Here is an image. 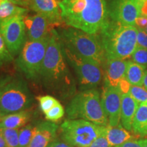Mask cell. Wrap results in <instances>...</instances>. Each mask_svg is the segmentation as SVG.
<instances>
[{
	"label": "cell",
	"mask_w": 147,
	"mask_h": 147,
	"mask_svg": "<svg viewBox=\"0 0 147 147\" xmlns=\"http://www.w3.org/2000/svg\"><path fill=\"white\" fill-rule=\"evenodd\" d=\"M104 127L83 119H69L61 125V136L64 142L71 147H88L102 134Z\"/></svg>",
	"instance_id": "ba28073f"
},
{
	"label": "cell",
	"mask_w": 147,
	"mask_h": 147,
	"mask_svg": "<svg viewBox=\"0 0 147 147\" xmlns=\"http://www.w3.org/2000/svg\"><path fill=\"white\" fill-rule=\"evenodd\" d=\"M6 1H11V2L14 3V4L18 5H21V6H22V4H21V0H6Z\"/></svg>",
	"instance_id": "ab89813d"
},
{
	"label": "cell",
	"mask_w": 147,
	"mask_h": 147,
	"mask_svg": "<svg viewBox=\"0 0 147 147\" xmlns=\"http://www.w3.org/2000/svg\"><path fill=\"white\" fill-rule=\"evenodd\" d=\"M143 3L141 0H110L108 16L121 25L135 26L136 19L142 15Z\"/></svg>",
	"instance_id": "8fae6325"
},
{
	"label": "cell",
	"mask_w": 147,
	"mask_h": 147,
	"mask_svg": "<svg viewBox=\"0 0 147 147\" xmlns=\"http://www.w3.org/2000/svg\"><path fill=\"white\" fill-rule=\"evenodd\" d=\"M38 102H39V106L40 110L44 114H46L48 111H49L51 108L57 104V100L51 95H43V96H39L37 97Z\"/></svg>",
	"instance_id": "484cf974"
},
{
	"label": "cell",
	"mask_w": 147,
	"mask_h": 147,
	"mask_svg": "<svg viewBox=\"0 0 147 147\" xmlns=\"http://www.w3.org/2000/svg\"><path fill=\"white\" fill-rule=\"evenodd\" d=\"M34 98L26 82L21 77L8 76L0 79V112L2 117L25 111Z\"/></svg>",
	"instance_id": "5b68a950"
},
{
	"label": "cell",
	"mask_w": 147,
	"mask_h": 147,
	"mask_svg": "<svg viewBox=\"0 0 147 147\" xmlns=\"http://www.w3.org/2000/svg\"><path fill=\"white\" fill-rule=\"evenodd\" d=\"M131 59L139 65L147 66V49L137 47L131 55Z\"/></svg>",
	"instance_id": "f1b7e54d"
},
{
	"label": "cell",
	"mask_w": 147,
	"mask_h": 147,
	"mask_svg": "<svg viewBox=\"0 0 147 147\" xmlns=\"http://www.w3.org/2000/svg\"><path fill=\"white\" fill-rule=\"evenodd\" d=\"M138 28L109 20L100 32L106 59L126 60L137 48Z\"/></svg>",
	"instance_id": "3957f363"
},
{
	"label": "cell",
	"mask_w": 147,
	"mask_h": 147,
	"mask_svg": "<svg viewBox=\"0 0 147 147\" xmlns=\"http://www.w3.org/2000/svg\"><path fill=\"white\" fill-rule=\"evenodd\" d=\"M127 62V60L106 59L104 72L106 86L119 87L121 81L125 77Z\"/></svg>",
	"instance_id": "9a60e30c"
},
{
	"label": "cell",
	"mask_w": 147,
	"mask_h": 147,
	"mask_svg": "<svg viewBox=\"0 0 147 147\" xmlns=\"http://www.w3.org/2000/svg\"><path fill=\"white\" fill-rule=\"evenodd\" d=\"M136 27L137 28L145 29L147 25V16L144 15H140L136 21Z\"/></svg>",
	"instance_id": "1f68e13d"
},
{
	"label": "cell",
	"mask_w": 147,
	"mask_h": 147,
	"mask_svg": "<svg viewBox=\"0 0 147 147\" xmlns=\"http://www.w3.org/2000/svg\"><path fill=\"white\" fill-rule=\"evenodd\" d=\"M117 147H142V146H141L139 140L131 139Z\"/></svg>",
	"instance_id": "d6a6232c"
},
{
	"label": "cell",
	"mask_w": 147,
	"mask_h": 147,
	"mask_svg": "<svg viewBox=\"0 0 147 147\" xmlns=\"http://www.w3.org/2000/svg\"><path fill=\"white\" fill-rule=\"evenodd\" d=\"M13 60V56L8 51L2 36L0 34V67Z\"/></svg>",
	"instance_id": "83f0119b"
},
{
	"label": "cell",
	"mask_w": 147,
	"mask_h": 147,
	"mask_svg": "<svg viewBox=\"0 0 147 147\" xmlns=\"http://www.w3.org/2000/svg\"><path fill=\"white\" fill-rule=\"evenodd\" d=\"M29 7L38 14L44 16L51 25L63 23L59 3L57 0H29Z\"/></svg>",
	"instance_id": "4fadbf2b"
},
{
	"label": "cell",
	"mask_w": 147,
	"mask_h": 147,
	"mask_svg": "<svg viewBox=\"0 0 147 147\" xmlns=\"http://www.w3.org/2000/svg\"><path fill=\"white\" fill-rule=\"evenodd\" d=\"M25 16H14L0 21V34L12 56L20 53L25 42Z\"/></svg>",
	"instance_id": "30bf717a"
},
{
	"label": "cell",
	"mask_w": 147,
	"mask_h": 147,
	"mask_svg": "<svg viewBox=\"0 0 147 147\" xmlns=\"http://www.w3.org/2000/svg\"><path fill=\"white\" fill-rule=\"evenodd\" d=\"M59 7L63 23L87 34H100L109 21L105 0H63Z\"/></svg>",
	"instance_id": "6da1fadb"
},
{
	"label": "cell",
	"mask_w": 147,
	"mask_h": 147,
	"mask_svg": "<svg viewBox=\"0 0 147 147\" xmlns=\"http://www.w3.org/2000/svg\"><path fill=\"white\" fill-rule=\"evenodd\" d=\"M27 13L28 10L27 8L6 0H3L0 5V21L17 16H27Z\"/></svg>",
	"instance_id": "7402d4cb"
},
{
	"label": "cell",
	"mask_w": 147,
	"mask_h": 147,
	"mask_svg": "<svg viewBox=\"0 0 147 147\" xmlns=\"http://www.w3.org/2000/svg\"><path fill=\"white\" fill-rule=\"evenodd\" d=\"M144 30H145V32H146V34H147V25H146V27H145Z\"/></svg>",
	"instance_id": "60d3db41"
},
{
	"label": "cell",
	"mask_w": 147,
	"mask_h": 147,
	"mask_svg": "<svg viewBox=\"0 0 147 147\" xmlns=\"http://www.w3.org/2000/svg\"><path fill=\"white\" fill-rule=\"evenodd\" d=\"M122 93L119 87L106 86L101 97L102 106L107 115L108 125L116 127L120 124Z\"/></svg>",
	"instance_id": "7c38bea8"
},
{
	"label": "cell",
	"mask_w": 147,
	"mask_h": 147,
	"mask_svg": "<svg viewBox=\"0 0 147 147\" xmlns=\"http://www.w3.org/2000/svg\"><path fill=\"white\" fill-rule=\"evenodd\" d=\"M137 47L147 49V34L144 29L138 28Z\"/></svg>",
	"instance_id": "4dcf8cb0"
},
{
	"label": "cell",
	"mask_w": 147,
	"mask_h": 147,
	"mask_svg": "<svg viewBox=\"0 0 147 147\" xmlns=\"http://www.w3.org/2000/svg\"><path fill=\"white\" fill-rule=\"evenodd\" d=\"M31 113L28 111H22L5 115L0 119V128L19 129L25 126L30 120Z\"/></svg>",
	"instance_id": "d6986e66"
},
{
	"label": "cell",
	"mask_w": 147,
	"mask_h": 147,
	"mask_svg": "<svg viewBox=\"0 0 147 147\" xmlns=\"http://www.w3.org/2000/svg\"><path fill=\"white\" fill-rule=\"evenodd\" d=\"M2 116H1V112H0V119H1V118H2Z\"/></svg>",
	"instance_id": "b9f144b4"
},
{
	"label": "cell",
	"mask_w": 147,
	"mask_h": 147,
	"mask_svg": "<svg viewBox=\"0 0 147 147\" xmlns=\"http://www.w3.org/2000/svg\"><path fill=\"white\" fill-rule=\"evenodd\" d=\"M38 131V123L29 124L19 129V147H29Z\"/></svg>",
	"instance_id": "603a6c76"
},
{
	"label": "cell",
	"mask_w": 147,
	"mask_h": 147,
	"mask_svg": "<svg viewBox=\"0 0 147 147\" xmlns=\"http://www.w3.org/2000/svg\"><path fill=\"white\" fill-rule=\"evenodd\" d=\"M63 47L84 59L94 62L101 67L105 65L106 57L100 38L72 27L61 29L58 32Z\"/></svg>",
	"instance_id": "277c9868"
},
{
	"label": "cell",
	"mask_w": 147,
	"mask_h": 147,
	"mask_svg": "<svg viewBox=\"0 0 147 147\" xmlns=\"http://www.w3.org/2000/svg\"><path fill=\"white\" fill-rule=\"evenodd\" d=\"M0 147H8L7 146L6 143H5V139L3 138L2 131H1V129H0Z\"/></svg>",
	"instance_id": "e575fe53"
},
{
	"label": "cell",
	"mask_w": 147,
	"mask_h": 147,
	"mask_svg": "<svg viewBox=\"0 0 147 147\" xmlns=\"http://www.w3.org/2000/svg\"><path fill=\"white\" fill-rule=\"evenodd\" d=\"M146 66L139 65L133 61H128L125 79L131 85L142 86Z\"/></svg>",
	"instance_id": "ffe728a7"
},
{
	"label": "cell",
	"mask_w": 147,
	"mask_h": 147,
	"mask_svg": "<svg viewBox=\"0 0 147 147\" xmlns=\"http://www.w3.org/2000/svg\"><path fill=\"white\" fill-rule=\"evenodd\" d=\"M25 29L29 40L36 41L45 38L50 34L51 23L40 14L27 16L24 18Z\"/></svg>",
	"instance_id": "5bb4252c"
},
{
	"label": "cell",
	"mask_w": 147,
	"mask_h": 147,
	"mask_svg": "<svg viewBox=\"0 0 147 147\" xmlns=\"http://www.w3.org/2000/svg\"><path fill=\"white\" fill-rule=\"evenodd\" d=\"M142 86L145 88V89H147V70L146 71V73H145V76L144 77V79H143Z\"/></svg>",
	"instance_id": "8d00e7d4"
},
{
	"label": "cell",
	"mask_w": 147,
	"mask_h": 147,
	"mask_svg": "<svg viewBox=\"0 0 147 147\" xmlns=\"http://www.w3.org/2000/svg\"><path fill=\"white\" fill-rule=\"evenodd\" d=\"M88 147H111L106 136V127H104L102 134Z\"/></svg>",
	"instance_id": "f546056e"
},
{
	"label": "cell",
	"mask_w": 147,
	"mask_h": 147,
	"mask_svg": "<svg viewBox=\"0 0 147 147\" xmlns=\"http://www.w3.org/2000/svg\"><path fill=\"white\" fill-rule=\"evenodd\" d=\"M62 47L67 63L76 72L80 88L84 91L93 89L99 85L102 82L104 74L102 67L94 62L77 56L63 47V45Z\"/></svg>",
	"instance_id": "9c48e42d"
},
{
	"label": "cell",
	"mask_w": 147,
	"mask_h": 147,
	"mask_svg": "<svg viewBox=\"0 0 147 147\" xmlns=\"http://www.w3.org/2000/svg\"><path fill=\"white\" fill-rule=\"evenodd\" d=\"M3 138L8 147H19V129H1Z\"/></svg>",
	"instance_id": "cb8c5ba5"
},
{
	"label": "cell",
	"mask_w": 147,
	"mask_h": 147,
	"mask_svg": "<svg viewBox=\"0 0 147 147\" xmlns=\"http://www.w3.org/2000/svg\"><path fill=\"white\" fill-rule=\"evenodd\" d=\"M67 63L58 32L52 29L40 78L48 87L69 91L74 87V80Z\"/></svg>",
	"instance_id": "7a4b0ae2"
},
{
	"label": "cell",
	"mask_w": 147,
	"mask_h": 147,
	"mask_svg": "<svg viewBox=\"0 0 147 147\" xmlns=\"http://www.w3.org/2000/svg\"><path fill=\"white\" fill-rule=\"evenodd\" d=\"M2 1H3V0H0V5H1V2H2Z\"/></svg>",
	"instance_id": "f6af8a7d"
},
{
	"label": "cell",
	"mask_w": 147,
	"mask_h": 147,
	"mask_svg": "<svg viewBox=\"0 0 147 147\" xmlns=\"http://www.w3.org/2000/svg\"><path fill=\"white\" fill-rule=\"evenodd\" d=\"M141 1H143V2H144V1H147V0H141Z\"/></svg>",
	"instance_id": "7bdbcfd3"
},
{
	"label": "cell",
	"mask_w": 147,
	"mask_h": 147,
	"mask_svg": "<svg viewBox=\"0 0 147 147\" xmlns=\"http://www.w3.org/2000/svg\"><path fill=\"white\" fill-rule=\"evenodd\" d=\"M132 129L136 134H147V102L140 104L134 117Z\"/></svg>",
	"instance_id": "44dd1931"
},
{
	"label": "cell",
	"mask_w": 147,
	"mask_h": 147,
	"mask_svg": "<svg viewBox=\"0 0 147 147\" xmlns=\"http://www.w3.org/2000/svg\"><path fill=\"white\" fill-rule=\"evenodd\" d=\"M142 147H147V139H141L139 140Z\"/></svg>",
	"instance_id": "74e56055"
},
{
	"label": "cell",
	"mask_w": 147,
	"mask_h": 147,
	"mask_svg": "<svg viewBox=\"0 0 147 147\" xmlns=\"http://www.w3.org/2000/svg\"><path fill=\"white\" fill-rule=\"evenodd\" d=\"M66 113L70 120L83 119L97 125H108L100 93L94 89L84 90L74 95L67 106Z\"/></svg>",
	"instance_id": "8992f818"
},
{
	"label": "cell",
	"mask_w": 147,
	"mask_h": 147,
	"mask_svg": "<svg viewBox=\"0 0 147 147\" xmlns=\"http://www.w3.org/2000/svg\"><path fill=\"white\" fill-rule=\"evenodd\" d=\"M49 38L50 34L36 41L28 39L22 47L16 59V64L28 79L32 80L40 79Z\"/></svg>",
	"instance_id": "52a82bcc"
},
{
	"label": "cell",
	"mask_w": 147,
	"mask_h": 147,
	"mask_svg": "<svg viewBox=\"0 0 147 147\" xmlns=\"http://www.w3.org/2000/svg\"><path fill=\"white\" fill-rule=\"evenodd\" d=\"M64 114H65V111H64L63 106L60 103H58L45 115L46 119L48 121L51 122H55L61 119L64 116Z\"/></svg>",
	"instance_id": "4316f807"
},
{
	"label": "cell",
	"mask_w": 147,
	"mask_h": 147,
	"mask_svg": "<svg viewBox=\"0 0 147 147\" xmlns=\"http://www.w3.org/2000/svg\"><path fill=\"white\" fill-rule=\"evenodd\" d=\"M142 15L147 16V1H144L143 3L142 8Z\"/></svg>",
	"instance_id": "d590c367"
},
{
	"label": "cell",
	"mask_w": 147,
	"mask_h": 147,
	"mask_svg": "<svg viewBox=\"0 0 147 147\" xmlns=\"http://www.w3.org/2000/svg\"><path fill=\"white\" fill-rule=\"evenodd\" d=\"M106 136L111 147L119 146L127 141L133 139V136L120 124L116 127L109 125L106 126Z\"/></svg>",
	"instance_id": "ac0fdd59"
},
{
	"label": "cell",
	"mask_w": 147,
	"mask_h": 147,
	"mask_svg": "<svg viewBox=\"0 0 147 147\" xmlns=\"http://www.w3.org/2000/svg\"><path fill=\"white\" fill-rule=\"evenodd\" d=\"M57 1H59V2H61V1H63V0H57Z\"/></svg>",
	"instance_id": "ee69618b"
},
{
	"label": "cell",
	"mask_w": 147,
	"mask_h": 147,
	"mask_svg": "<svg viewBox=\"0 0 147 147\" xmlns=\"http://www.w3.org/2000/svg\"><path fill=\"white\" fill-rule=\"evenodd\" d=\"M139 104L129 93H123L121 97V122L127 130L132 129V125Z\"/></svg>",
	"instance_id": "e0dca14e"
},
{
	"label": "cell",
	"mask_w": 147,
	"mask_h": 147,
	"mask_svg": "<svg viewBox=\"0 0 147 147\" xmlns=\"http://www.w3.org/2000/svg\"><path fill=\"white\" fill-rule=\"evenodd\" d=\"M59 127L51 121H42L38 123V131L29 147H47L55 141Z\"/></svg>",
	"instance_id": "2e32d148"
},
{
	"label": "cell",
	"mask_w": 147,
	"mask_h": 147,
	"mask_svg": "<svg viewBox=\"0 0 147 147\" xmlns=\"http://www.w3.org/2000/svg\"><path fill=\"white\" fill-rule=\"evenodd\" d=\"M21 4L23 7H29V0H21Z\"/></svg>",
	"instance_id": "f35d334b"
},
{
	"label": "cell",
	"mask_w": 147,
	"mask_h": 147,
	"mask_svg": "<svg viewBox=\"0 0 147 147\" xmlns=\"http://www.w3.org/2000/svg\"><path fill=\"white\" fill-rule=\"evenodd\" d=\"M129 93L138 103L139 105L147 102V89L143 86L130 85Z\"/></svg>",
	"instance_id": "d4e9b609"
},
{
	"label": "cell",
	"mask_w": 147,
	"mask_h": 147,
	"mask_svg": "<svg viewBox=\"0 0 147 147\" xmlns=\"http://www.w3.org/2000/svg\"><path fill=\"white\" fill-rule=\"evenodd\" d=\"M47 147H71V146H70L67 144H66V143L64 142L55 140L53 141V142H51Z\"/></svg>",
	"instance_id": "836d02e7"
}]
</instances>
